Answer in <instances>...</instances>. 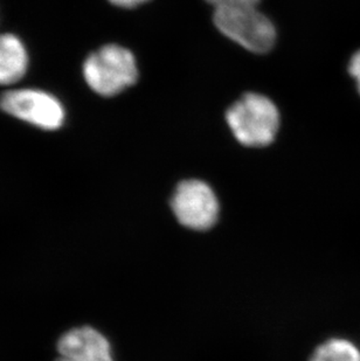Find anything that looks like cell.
I'll use <instances>...</instances> for the list:
<instances>
[{
    "mask_svg": "<svg viewBox=\"0 0 360 361\" xmlns=\"http://www.w3.org/2000/svg\"><path fill=\"white\" fill-rule=\"evenodd\" d=\"M310 361H360V351L347 339H330L313 352Z\"/></svg>",
    "mask_w": 360,
    "mask_h": 361,
    "instance_id": "cell-8",
    "label": "cell"
},
{
    "mask_svg": "<svg viewBox=\"0 0 360 361\" xmlns=\"http://www.w3.org/2000/svg\"><path fill=\"white\" fill-rule=\"evenodd\" d=\"M171 208L180 225L192 231H208L217 224L220 206L215 191L197 179L184 180L178 185Z\"/></svg>",
    "mask_w": 360,
    "mask_h": 361,
    "instance_id": "cell-4",
    "label": "cell"
},
{
    "mask_svg": "<svg viewBox=\"0 0 360 361\" xmlns=\"http://www.w3.org/2000/svg\"><path fill=\"white\" fill-rule=\"evenodd\" d=\"M83 76L99 95L115 96L136 83V60L129 49L119 44H107L87 58Z\"/></svg>",
    "mask_w": 360,
    "mask_h": 361,
    "instance_id": "cell-2",
    "label": "cell"
},
{
    "mask_svg": "<svg viewBox=\"0 0 360 361\" xmlns=\"http://www.w3.org/2000/svg\"><path fill=\"white\" fill-rule=\"evenodd\" d=\"M351 75L354 76L357 81L358 90L360 92V51L352 56L350 61V67H349Z\"/></svg>",
    "mask_w": 360,
    "mask_h": 361,
    "instance_id": "cell-10",
    "label": "cell"
},
{
    "mask_svg": "<svg viewBox=\"0 0 360 361\" xmlns=\"http://www.w3.org/2000/svg\"><path fill=\"white\" fill-rule=\"evenodd\" d=\"M26 48L17 35H0V85H13L28 71Z\"/></svg>",
    "mask_w": 360,
    "mask_h": 361,
    "instance_id": "cell-7",
    "label": "cell"
},
{
    "mask_svg": "<svg viewBox=\"0 0 360 361\" xmlns=\"http://www.w3.org/2000/svg\"><path fill=\"white\" fill-rule=\"evenodd\" d=\"M213 20L222 35L253 53L263 54L274 47L275 26L256 6L215 8Z\"/></svg>",
    "mask_w": 360,
    "mask_h": 361,
    "instance_id": "cell-3",
    "label": "cell"
},
{
    "mask_svg": "<svg viewBox=\"0 0 360 361\" xmlns=\"http://www.w3.org/2000/svg\"><path fill=\"white\" fill-rule=\"evenodd\" d=\"M0 108L11 116L44 130H56L65 121V109L56 97L37 89L11 90L0 97Z\"/></svg>",
    "mask_w": 360,
    "mask_h": 361,
    "instance_id": "cell-5",
    "label": "cell"
},
{
    "mask_svg": "<svg viewBox=\"0 0 360 361\" xmlns=\"http://www.w3.org/2000/svg\"><path fill=\"white\" fill-rule=\"evenodd\" d=\"M206 1L213 5L215 8H222V7L256 6L260 0H206Z\"/></svg>",
    "mask_w": 360,
    "mask_h": 361,
    "instance_id": "cell-9",
    "label": "cell"
},
{
    "mask_svg": "<svg viewBox=\"0 0 360 361\" xmlns=\"http://www.w3.org/2000/svg\"><path fill=\"white\" fill-rule=\"evenodd\" d=\"M56 353L55 361H115L106 336L88 325L62 334L56 343Z\"/></svg>",
    "mask_w": 360,
    "mask_h": 361,
    "instance_id": "cell-6",
    "label": "cell"
},
{
    "mask_svg": "<svg viewBox=\"0 0 360 361\" xmlns=\"http://www.w3.org/2000/svg\"><path fill=\"white\" fill-rule=\"evenodd\" d=\"M226 121L235 138L245 147L272 143L280 128V114L265 96L248 92L227 110Z\"/></svg>",
    "mask_w": 360,
    "mask_h": 361,
    "instance_id": "cell-1",
    "label": "cell"
},
{
    "mask_svg": "<svg viewBox=\"0 0 360 361\" xmlns=\"http://www.w3.org/2000/svg\"><path fill=\"white\" fill-rule=\"evenodd\" d=\"M115 6L123 7V8H133L140 6L142 4L146 3L148 0H109Z\"/></svg>",
    "mask_w": 360,
    "mask_h": 361,
    "instance_id": "cell-11",
    "label": "cell"
}]
</instances>
